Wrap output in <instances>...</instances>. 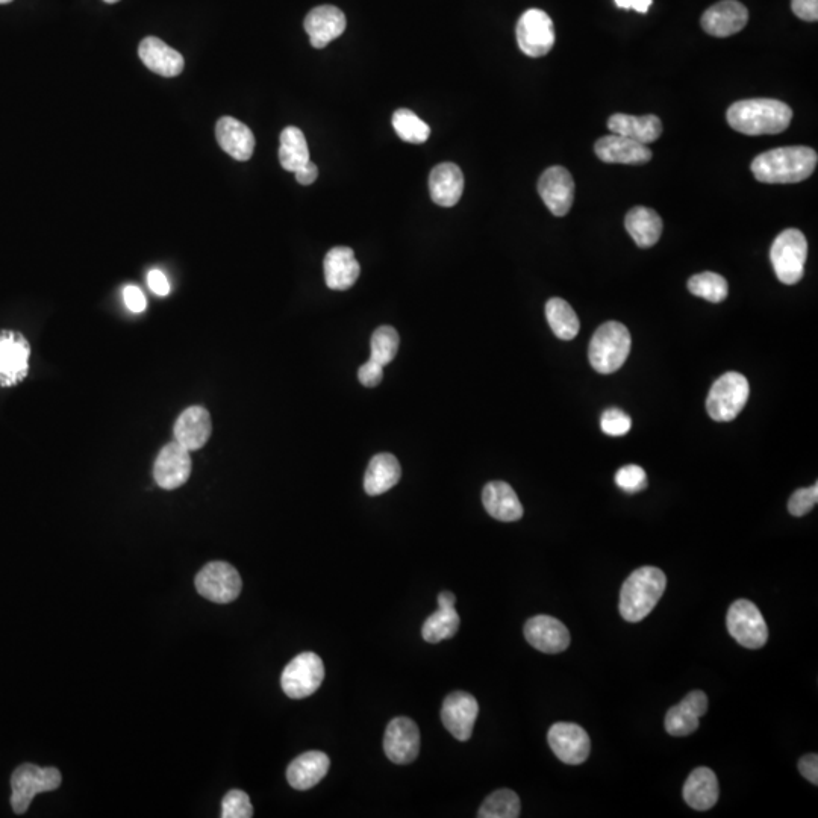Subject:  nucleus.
<instances>
[{"instance_id": "obj_1", "label": "nucleus", "mask_w": 818, "mask_h": 818, "mask_svg": "<svg viewBox=\"0 0 818 818\" xmlns=\"http://www.w3.org/2000/svg\"><path fill=\"white\" fill-rule=\"evenodd\" d=\"M817 161V152L811 147H779L758 155L750 170L764 184H797L814 173Z\"/></svg>"}, {"instance_id": "obj_2", "label": "nucleus", "mask_w": 818, "mask_h": 818, "mask_svg": "<svg viewBox=\"0 0 818 818\" xmlns=\"http://www.w3.org/2000/svg\"><path fill=\"white\" fill-rule=\"evenodd\" d=\"M726 119L732 129L744 135H775L790 126L793 110L781 100L747 99L735 102Z\"/></svg>"}, {"instance_id": "obj_3", "label": "nucleus", "mask_w": 818, "mask_h": 818, "mask_svg": "<svg viewBox=\"0 0 818 818\" xmlns=\"http://www.w3.org/2000/svg\"><path fill=\"white\" fill-rule=\"evenodd\" d=\"M667 578L656 567L635 570L622 587L620 614L626 622L638 623L646 619L666 591Z\"/></svg>"}, {"instance_id": "obj_4", "label": "nucleus", "mask_w": 818, "mask_h": 818, "mask_svg": "<svg viewBox=\"0 0 818 818\" xmlns=\"http://www.w3.org/2000/svg\"><path fill=\"white\" fill-rule=\"evenodd\" d=\"M631 332L619 322L603 323L590 341L588 358L591 367L602 375L622 369L631 353Z\"/></svg>"}, {"instance_id": "obj_5", "label": "nucleus", "mask_w": 818, "mask_h": 818, "mask_svg": "<svg viewBox=\"0 0 818 818\" xmlns=\"http://www.w3.org/2000/svg\"><path fill=\"white\" fill-rule=\"evenodd\" d=\"M749 394L746 376L737 372L725 373L712 385L706 399V411L715 422H731L743 411Z\"/></svg>"}, {"instance_id": "obj_6", "label": "nucleus", "mask_w": 818, "mask_h": 818, "mask_svg": "<svg viewBox=\"0 0 818 818\" xmlns=\"http://www.w3.org/2000/svg\"><path fill=\"white\" fill-rule=\"evenodd\" d=\"M63 776L55 767L41 769L35 764L17 767L11 776V805L16 814H25L37 794L49 793L60 788Z\"/></svg>"}, {"instance_id": "obj_7", "label": "nucleus", "mask_w": 818, "mask_h": 818, "mask_svg": "<svg viewBox=\"0 0 818 818\" xmlns=\"http://www.w3.org/2000/svg\"><path fill=\"white\" fill-rule=\"evenodd\" d=\"M808 241L799 229H787L773 241L770 260L782 284L794 285L803 278Z\"/></svg>"}, {"instance_id": "obj_8", "label": "nucleus", "mask_w": 818, "mask_h": 818, "mask_svg": "<svg viewBox=\"0 0 818 818\" xmlns=\"http://www.w3.org/2000/svg\"><path fill=\"white\" fill-rule=\"evenodd\" d=\"M323 679L325 664L322 658L313 652L300 653L282 672V690L290 699H305L319 690Z\"/></svg>"}, {"instance_id": "obj_9", "label": "nucleus", "mask_w": 818, "mask_h": 818, "mask_svg": "<svg viewBox=\"0 0 818 818\" xmlns=\"http://www.w3.org/2000/svg\"><path fill=\"white\" fill-rule=\"evenodd\" d=\"M241 588H243V582H241L240 573L228 562H210L196 576L197 593L220 605H226L238 599Z\"/></svg>"}, {"instance_id": "obj_10", "label": "nucleus", "mask_w": 818, "mask_h": 818, "mask_svg": "<svg viewBox=\"0 0 818 818\" xmlns=\"http://www.w3.org/2000/svg\"><path fill=\"white\" fill-rule=\"evenodd\" d=\"M729 634L737 643L747 649H761L769 640V629L755 603L749 600H737L729 608L726 617Z\"/></svg>"}, {"instance_id": "obj_11", "label": "nucleus", "mask_w": 818, "mask_h": 818, "mask_svg": "<svg viewBox=\"0 0 818 818\" xmlns=\"http://www.w3.org/2000/svg\"><path fill=\"white\" fill-rule=\"evenodd\" d=\"M31 344L13 329L0 331V387L19 385L29 373Z\"/></svg>"}, {"instance_id": "obj_12", "label": "nucleus", "mask_w": 818, "mask_h": 818, "mask_svg": "<svg viewBox=\"0 0 818 818\" xmlns=\"http://www.w3.org/2000/svg\"><path fill=\"white\" fill-rule=\"evenodd\" d=\"M517 43L523 54L540 58L549 54L555 46V26L549 14L544 11L528 10L517 23Z\"/></svg>"}, {"instance_id": "obj_13", "label": "nucleus", "mask_w": 818, "mask_h": 818, "mask_svg": "<svg viewBox=\"0 0 818 818\" xmlns=\"http://www.w3.org/2000/svg\"><path fill=\"white\" fill-rule=\"evenodd\" d=\"M478 714V700L466 691H453L444 699L441 708L444 728L458 741L470 740Z\"/></svg>"}, {"instance_id": "obj_14", "label": "nucleus", "mask_w": 818, "mask_h": 818, "mask_svg": "<svg viewBox=\"0 0 818 818\" xmlns=\"http://www.w3.org/2000/svg\"><path fill=\"white\" fill-rule=\"evenodd\" d=\"M550 749L564 764L579 765L590 756V737L575 723H555L547 734Z\"/></svg>"}, {"instance_id": "obj_15", "label": "nucleus", "mask_w": 818, "mask_h": 818, "mask_svg": "<svg viewBox=\"0 0 818 818\" xmlns=\"http://www.w3.org/2000/svg\"><path fill=\"white\" fill-rule=\"evenodd\" d=\"M190 475V450L176 441L166 444L153 464L155 482L164 490H176L190 479Z\"/></svg>"}, {"instance_id": "obj_16", "label": "nucleus", "mask_w": 818, "mask_h": 818, "mask_svg": "<svg viewBox=\"0 0 818 818\" xmlns=\"http://www.w3.org/2000/svg\"><path fill=\"white\" fill-rule=\"evenodd\" d=\"M538 193L553 216L564 217L569 213L575 199V181L569 170L553 166L541 175Z\"/></svg>"}, {"instance_id": "obj_17", "label": "nucleus", "mask_w": 818, "mask_h": 818, "mask_svg": "<svg viewBox=\"0 0 818 818\" xmlns=\"http://www.w3.org/2000/svg\"><path fill=\"white\" fill-rule=\"evenodd\" d=\"M385 755L394 764H411L420 752V731L408 717H397L390 722L384 737Z\"/></svg>"}, {"instance_id": "obj_18", "label": "nucleus", "mask_w": 818, "mask_h": 818, "mask_svg": "<svg viewBox=\"0 0 818 818\" xmlns=\"http://www.w3.org/2000/svg\"><path fill=\"white\" fill-rule=\"evenodd\" d=\"M749 22V11L737 0H723L712 5L702 16L703 31L712 37H731L743 31Z\"/></svg>"}, {"instance_id": "obj_19", "label": "nucleus", "mask_w": 818, "mask_h": 818, "mask_svg": "<svg viewBox=\"0 0 818 818\" xmlns=\"http://www.w3.org/2000/svg\"><path fill=\"white\" fill-rule=\"evenodd\" d=\"M528 643L543 653H561L570 646V632L564 623L550 616H537L525 625Z\"/></svg>"}, {"instance_id": "obj_20", "label": "nucleus", "mask_w": 818, "mask_h": 818, "mask_svg": "<svg viewBox=\"0 0 818 818\" xmlns=\"http://www.w3.org/2000/svg\"><path fill=\"white\" fill-rule=\"evenodd\" d=\"M597 158L606 164H646L652 160V150L622 135H606L594 146Z\"/></svg>"}, {"instance_id": "obj_21", "label": "nucleus", "mask_w": 818, "mask_h": 818, "mask_svg": "<svg viewBox=\"0 0 818 818\" xmlns=\"http://www.w3.org/2000/svg\"><path fill=\"white\" fill-rule=\"evenodd\" d=\"M303 26L310 35L311 46L323 49L346 31L347 22L343 11L332 5H322L308 13Z\"/></svg>"}, {"instance_id": "obj_22", "label": "nucleus", "mask_w": 818, "mask_h": 818, "mask_svg": "<svg viewBox=\"0 0 818 818\" xmlns=\"http://www.w3.org/2000/svg\"><path fill=\"white\" fill-rule=\"evenodd\" d=\"M213 434V420L202 406H190L175 423V441L187 450L202 449Z\"/></svg>"}, {"instance_id": "obj_23", "label": "nucleus", "mask_w": 818, "mask_h": 818, "mask_svg": "<svg viewBox=\"0 0 818 818\" xmlns=\"http://www.w3.org/2000/svg\"><path fill=\"white\" fill-rule=\"evenodd\" d=\"M325 281L331 290H349L360 278L361 266L350 247H332L323 261Z\"/></svg>"}, {"instance_id": "obj_24", "label": "nucleus", "mask_w": 818, "mask_h": 818, "mask_svg": "<svg viewBox=\"0 0 818 818\" xmlns=\"http://www.w3.org/2000/svg\"><path fill=\"white\" fill-rule=\"evenodd\" d=\"M708 711V697L703 691H691L666 715V731L673 737H687L699 728L700 717Z\"/></svg>"}, {"instance_id": "obj_25", "label": "nucleus", "mask_w": 818, "mask_h": 818, "mask_svg": "<svg viewBox=\"0 0 818 818\" xmlns=\"http://www.w3.org/2000/svg\"><path fill=\"white\" fill-rule=\"evenodd\" d=\"M138 55L147 69L164 78H175L184 70V57L157 37L144 38L138 47Z\"/></svg>"}, {"instance_id": "obj_26", "label": "nucleus", "mask_w": 818, "mask_h": 818, "mask_svg": "<svg viewBox=\"0 0 818 818\" xmlns=\"http://www.w3.org/2000/svg\"><path fill=\"white\" fill-rule=\"evenodd\" d=\"M329 767H331V761L326 753L319 752V750L303 753L288 765V784L294 790H310L328 775Z\"/></svg>"}, {"instance_id": "obj_27", "label": "nucleus", "mask_w": 818, "mask_h": 818, "mask_svg": "<svg viewBox=\"0 0 818 818\" xmlns=\"http://www.w3.org/2000/svg\"><path fill=\"white\" fill-rule=\"evenodd\" d=\"M482 503L487 513L499 522H517L523 517V506L511 485L502 481L490 482L482 491Z\"/></svg>"}, {"instance_id": "obj_28", "label": "nucleus", "mask_w": 818, "mask_h": 818, "mask_svg": "<svg viewBox=\"0 0 818 818\" xmlns=\"http://www.w3.org/2000/svg\"><path fill=\"white\" fill-rule=\"evenodd\" d=\"M464 191V175L456 164L443 163L434 167L429 176V193L437 205L455 207Z\"/></svg>"}, {"instance_id": "obj_29", "label": "nucleus", "mask_w": 818, "mask_h": 818, "mask_svg": "<svg viewBox=\"0 0 818 818\" xmlns=\"http://www.w3.org/2000/svg\"><path fill=\"white\" fill-rule=\"evenodd\" d=\"M216 137L220 147L237 161H249L255 150L252 131L234 117H222L217 122Z\"/></svg>"}, {"instance_id": "obj_30", "label": "nucleus", "mask_w": 818, "mask_h": 818, "mask_svg": "<svg viewBox=\"0 0 818 818\" xmlns=\"http://www.w3.org/2000/svg\"><path fill=\"white\" fill-rule=\"evenodd\" d=\"M402 467L391 453H378L370 459L364 476V490L369 496H381L399 484Z\"/></svg>"}, {"instance_id": "obj_31", "label": "nucleus", "mask_w": 818, "mask_h": 818, "mask_svg": "<svg viewBox=\"0 0 818 818\" xmlns=\"http://www.w3.org/2000/svg\"><path fill=\"white\" fill-rule=\"evenodd\" d=\"M608 128L612 134L631 138L641 144L653 143L662 134V122L656 116H628V114H614L609 117Z\"/></svg>"}, {"instance_id": "obj_32", "label": "nucleus", "mask_w": 818, "mask_h": 818, "mask_svg": "<svg viewBox=\"0 0 818 818\" xmlns=\"http://www.w3.org/2000/svg\"><path fill=\"white\" fill-rule=\"evenodd\" d=\"M684 799L696 811H708L719 800V781L708 767L691 772L684 785Z\"/></svg>"}, {"instance_id": "obj_33", "label": "nucleus", "mask_w": 818, "mask_h": 818, "mask_svg": "<svg viewBox=\"0 0 818 818\" xmlns=\"http://www.w3.org/2000/svg\"><path fill=\"white\" fill-rule=\"evenodd\" d=\"M629 232L638 247L655 246L662 234V220L656 211L646 207H635L629 211L625 220Z\"/></svg>"}, {"instance_id": "obj_34", "label": "nucleus", "mask_w": 818, "mask_h": 818, "mask_svg": "<svg viewBox=\"0 0 818 818\" xmlns=\"http://www.w3.org/2000/svg\"><path fill=\"white\" fill-rule=\"evenodd\" d=\"M279 161L287 172L296 173L300 167L310 163V147L305 135L296 126H288L281 134Z\"/></svg>"}, {"instance_id": "obj_35", "label": "nucleus", "mask_w": 818, "mask_h": 818, "mask_svg": "<svg viewBox=\"0 0 818 818\" xmlns=\"http://www.w3.org/2000/svg\"><path fill=\"white\" fill-rule=\"evenodd\" d=\"M546 319L553 334L561 340H573L581 328L575 310L561 297H552L546 303Z\"/></svg>"}, {"instance_id": "obj_36", "label": "nucleus", "mask_w": 818, "mask_h": 818, "mask_svg": "<svg viewBox=\"0 0 818 818\" xmlns=\"http://www.w3.org/2000/svg\"><path fill=\"white\" fill-rule=\"evenodd\" d=\"M458 612L455 608H438L432 616L426 619L422 628V635L428 643L437 644L440 641L455 637L459 629Z\"/></svg>"}, {"instance_id": "obj_37", "label": "nucleus", "mask_w": 818, "mask_h": 818, "mask_svg": "<svg viewBox=\"0 0 818 818\" xmlns=\"http://www.w3.org/2000/svg\"><path fill=\"white\" fill-rule=\"evenodd\" d=\"M688 290L694 296L702 297L712 303H720L728 297V281L719 273L703 272L691 276Z\"/></svg>"}, {"instance_id": "obj_38", "label": "nucleus", "mask_w": 818, "mask_h": 818, "mask_svg": "<svg viewBox=\"0 0 818 818\" xmlns=\"http://www.w3.org/2000/svg\"><path fill=\"white\" fill-rule=\"evenodd\" d=\"M520 815V799L514 791L497 790L485 799L479 808L481 818H517Z\"/></svg>"}, {"instance_id": "obj_39", "label": "nucleus", "mask_w": 818, "mask_h": 818, "mask_svg": "<svg viewBox=\"0 0 818 818\" xmlns=\"http://www.w3.org/2000/svg\"><path fill=\"white\" fill-rule=\"evenodd\" d=\"M393 128L406 143L422 144L431 135L428 123L423 122L416 113L409 110H397L394 113Z\"/></svg>"}, {"instance_id": "obj_40", "label": "nucleus", "mask_w": 818, "mask_h": 818, "mask_svg": "<svg viewBox=\"0 0 818 818\" xmlns=\"http://www.w3.org/2000/svg\"><path fill=\"white\" fill-rule=\"evenodd\" d=\"M400 338L396 329L391 326H381L373 332L370 347L372 356L370 360L376 361L382 367L388 366L396 358L399 352Z\"/></svg>"}, {"instance_id": "obj_41", "label": "nucleus", "mask_w": 818, "mask_h": 818, "mask_svg": "<svg viewBox=\"0 0 818 818\" xmlns=\"http://www.w3.org/2000/svg\"><path fill=\"white\" fill-rule=\"evenodd\" d=\"M223 818H250L253 817V806L250 797L244 791L231 790L222 802Z\"/></svg>"}, {"instance_id": "obj_42", "label": "nucleus", "mask_w": 818, "mask_h": 818, "mask_svg": "<svg viewBox=\"0 0 818 818\" xmlns=\"http://www.w3.org/2000/svg\"><path fill=\"white\" fill-rule=\"evenodd\" d=\"M600 428L611 437H623L632 428V420L625 411L619 408L606 409L600 419Z\"/></svg>"}, {"instance_id": "obj_43", "label": "nucleus", "mask_w": 818, "mask_h": 818, "mask_svg": "<svg viewBox=\"0 0 818 818\" xmlns=\"http://www.w3.org/2000/svg\"><path fill=\"white\" fill-rule=\"evenodd\" d=\"M617 487L622 488L625 493L635 494L647 488V476L643 467L629 464L622 467L616 475Z\"/></svg>"}, {"instance_id": "obj_44", "label": "nucleus", "mask_w": 818, "mask_h": 818, "mask_svg": "<svg viewBox=\"0 0 818 818\" xmlns=\"http://www.w3.org/2000/svg\"><path fill=\"white\" fill-rule=\"evenodd\" d=\"M818 502V485L814 484L809 488H800L791 496L788 502V511L794 517L806 516L809 511H812Z\"/></svg>"}, {"instance_id": "obj_45", "label": "nucleus", "mask_w": 818, "mask_h": 818, "mask_svg": "<svg viewBox=\"0 0 818 818\" xmlns=\"http://www.w3.org/2000/svg\"><path fill=\"white\" fill-rule=\"evenodd\" d=\"M382 378H384V367L376 363V361L369 360L358 370V379H360L364 387H378L382 382Z\"/></svg>"}, {"instance_id": "obj_46", "label": "nucleus", "mask_w": 818, "mask_h": 818, "mask_svg": "<svg viewBox=\"0 0 818 818\" xmlns=\"http://www.w3.org/2000/svg\"><path fill=\"white\" fill-rule=\"evenodd\" d=\"M793 13L805 22H817L818 0H791Z\"/></svg>"}, {"instance_id": "obj_47", "label": "nucleus", "mask_w": 818, "mask_h": 818, "mask_svg": "<svg viewBox=\"0 0 818 818\" xmlns=\"http://www.w3.org/2000/svg\"><path fill=\"white\" fill-rule=\"evenodd\" d=\"M799 772L811 784L818 785V756L815 753L803 756L799 761Z\"/></svg>"}, {"instance_id": "obj_48", "label": "nucleus", "mask_w": 818, "mask_h": 818, "mask_svg": "<svg viewBox=\"0 0 818 818\" xmlns=\"http://www.w3.org/2000/svg\"><path fill=\"white\" fill-rule=\"evenodd\" d=\"M123 296H125L126 306H128L132 313H143V311L146 310V297H144L143 291H141L140 288L129 285V287L125 288Z\"/></svg>"}, {"instance_id": "obj_49", "label": "nucleus", "mask_w": 818, "mask_h": 818, "mask_svg": "<svg viewBox=\"0 0 818 818\" xmlns=\"http://www.w3.org/2000/svg\"><path fill=\"white\" fill-rule=\"evenodd\" d=\"M147 282H149L150 290L158 294V296H167V294L170 293L169 281H167L166 276H164V273L160 272V270H152V272L149 273Z\"/></svg>"}, {"instance_id": "obj_50", "label": "nucleus", "mask_w": 818, "mask_h": 818, "mask_svg": "<svg viewBox=\"0 0 818 818\" xmlns=\"http://www.w3.org/2000/svg\"><path fill=\"white\" fill-rule=\"evenodd\" d=\"M317 176H319V169H317L313 161H310V163H306L305 166L297 170L296 181L300 185H311L317 181Z\"/></svg>"}, {"instance_id": "obj_51", "label": "nucleus", "mask_w": 818, "mask_h": 818, "mask_svg": "<svg viewBox=\"0 0 818 818\" xmlns=\"http://www.w3.org/2000/svg\"><path fill=\"white\" fill-rule=\"evenodd\" d=\"M616 4L623 10H634L637 13L646 14L652 5V0H616Z\"/></svg>"}, {"instance_id": "obj_52", "label": "nucleus", "mask_w": 818, "mask_h": 818, "mask_svg": "<svg viewBox=\"0 0 818 818\" xmlns=\"http://www.w3.org/2000/svg\"><path fill=\"white\" fill-rule=\"evenodd\" d=\"M456 597L455 594L450 593V591H443L438 596V606L440 608H455Z\"/></svg>"}, {"instance_id": "obj_53", "label": "nucleus", "mask_w": 818, "mask_h": 818, "mask_svg": "<svg viewBox=\"0 0 818 818\" xmlns=\"http://www.w3.org/2000/svg\"><path fill=\"white\" fill-rule=\"evenodd\" d=\"M13 0H0V5L10 4Z\"/></svg>"}, {"instance_id": "obj_54", "label": "nucleus", "mask_w": 818, "mask_h": 818, "mask_svg": "<svg viewBox=\"0 0 818 818\" xmlns=\"http://www.w3.org/2000/svg\"><path fill=\"white\" fill-rule=\"evenodd\" d=\"M105 2H107V4H116L119 0H105Z\"/></svg>"}]
</instances>
